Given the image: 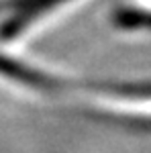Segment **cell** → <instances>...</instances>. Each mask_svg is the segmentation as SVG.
Masks as SVG:
<instances>
[{"mask_svg":"<svg viewBox=\"0 0 151 153\" xmlns=\"http://www.w3.org/2000/svg\"><path fill=\"white\" fill-rule=\"evenodd\" d=\"M0 74L6 76V78H12V80H16V82H21V84L35 86V88H49V86H53V82L49 78H45V76H41V74H37L33 70H29V68H25L21 63H14V61H10L4 55H0Z\"/></svg>","mask_w":151,"mask_h":153,"instance_id":"cell-1","label":"cell"}]
</instances>
